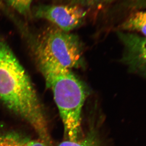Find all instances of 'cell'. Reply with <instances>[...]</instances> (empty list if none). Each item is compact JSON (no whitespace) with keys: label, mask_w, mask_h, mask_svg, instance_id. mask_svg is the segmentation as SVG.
<instances>
[{"label":"cell","mask_w":146,"mask_h":146,"mask_svg":"<svg viewBox=\"0 0 146 146\" xmlns=\"http://www.w3.org/2000/svg\"><path fill=\"white\" fill-rule=\"evenodd\" d=\"M0 100L51 144L48 121L30 77L8 44L0 37Z\"/></svg>","instance_id":"6da1fadb"},{"label":"cell","mask_w":146,"mask_h":146,"mask_svg":"<svg viewBox=\"0 0 146 146\" xmlns=\"http://www.w3.org/2000/svg\"><path fill=\"white\" fill-rule=\"evenodd\" d=\"M38 64L61 66L70 69L80 67L83 62V50L77 36L49 27L31 42Z\"/></svg>","instance_id":"3957f363"},{"label":"cell","mask_w":146,"mask_h":146,"mask_svg":"<svg viewBox=\"0 0 146 146\" xmlns=\"http://www.w3.org/2000/svg\"><path fill=\"white\" fill-rule=\"evenodd\" d=\"M86 14L82 7L74 4L39 5L34 11L36 18L50 21L66 33L79 27L84 21Z\"/></svg>","instance_id":"277c9868"},{"label":"cell","mask_w":146,"mask_h":146,"mask_svg":"<svg viewBox=\"0 0 146 146\" xmlns=\"http://www.w3.org/2000/svg\"><path fill=\"white\" fill-rule=\"evenodd\" d=\"M125 7L133 11H137L146 8V0H124Z\"/></svg>","instance_id":"8fae6325"},{"label":"cell","mask_w":146,"mask_h":146,"mask_svg":"<svg viewBox=\"0 0 146 146\" xmlns=\"http://www.w3.org/2000/svg\"><path fill=\"white\" fill-rule=\"evenodd\" d=\"M50 144L40 138L36 139H27L22 146H50Z\"/></svg>","instance_id":"7c38bea8"},{"label":"cell","mask_w":146,"mask_h":146,"mask_svg":"<svg viewBox=\"0 0 146 146\" xmlns=\"http://www.w3.org/2000/svg\"><path fill=\"white\" fill-rule=\"evenodd\" d=\"M27 139L15 131L4 129L0 124V146H22Z\"/></svg>","instance_id":"ba28073f"},{"label":"cell","mask_w":146,"mask_h":146,"mask_svg":"<svg viewBox=\"0 0 146 146\" xmlns=\"http://www.w3.org/2000/svg\"><path fill=\"white\" fill-rule=\"evenodd\" d=\"M121 30L139 32L146 38V11H137L129 16L121 25Z\"/></svg>","instance_id":"52a82bcc"},{"label":"cell","mask_w":146,"mask_h":146,"mask_svg":"<svg viewBox=\"0 0 146 146\" xmlns=\"http://www.w3.org/2000/svg\"><path fill=\"white\" fill-rule=\"evenodd\" d=\"M46 84L52 90L63 124L66 140L82 138L81 113L87 96L86 88L70 69L38 64Z\"/></svg>","instance_id":"7a4b0ae2"},{"label":"cell","mask_w":146,"mask_h":146,"mask_svg":"<svg viewBox=\"0 0 146 146\" xmlns=\"http://www.w3.org/2000/svg\"><path fill=\"white\" fill-rule=\"evenodd\" d=\"M72 3L92 9H100L118 0H71Z\"/></svg>","instance_id":"30bf717a"},{"label":"cell","mask_w":146,"mask_h":146,"mask_svg":"<svg viewBox=\"0 0 146 146\" xmlns=\"http://www.w3.org/2000/svg\"><path fill=\"white\" fill-rule=\"evenodd\" d=\"M117 36L123 46L120 61L130 73L146 79V38L135 33L118 31Z\"/></svg>","instance_id":"5b68a950"},{"label":"cell","mask_w":146,"mask_h":146,"mask_svg":"<svg viewBox=\"0 0 146 146\" xmlns=\"http://www.w3.org/2000/svg\"><path fill=\"white\" fill-rule=\"evenodd\" d=\"M9 6L24 16L31 14V6L33 0H4Z\"/></svg>","instance_id":"9c48e42d"},{"label":"cell","mask_w":146,"mask_h":146,"mask_svg":"<svg viewBox=\"0 0 146 146\" xmlns=\"http://www.w3.org/2000/svg\"><path fill=\"white\" fill-rule=\"evenodd\" d=\"M58 146H110L102 138L96 126H92L87 134L76 141H63Z\"/></svg>","instance_id":"8992f818"}]
</instances>
